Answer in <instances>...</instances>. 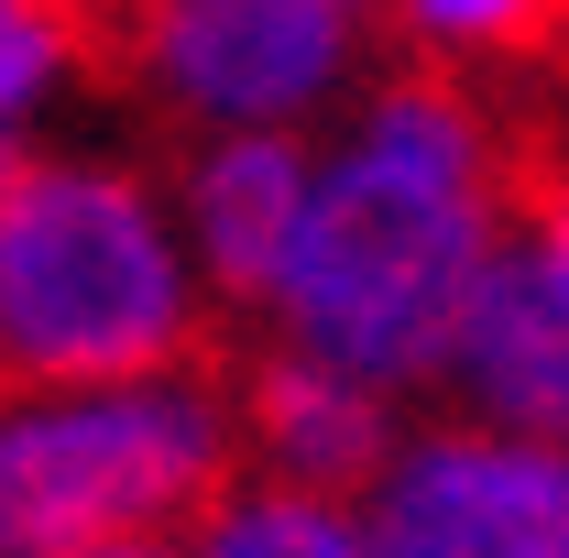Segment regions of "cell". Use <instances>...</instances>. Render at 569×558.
<instances>
[{
	"instance_id": "obj_1",
	"label": "cell",
	"mask_w": 569,
	"mask_h": 558,
	"mask_svg": "<svg viewBox=\"0 0 569 558\" xmlns=\"http://www.w3.org/2000/svg\"><path fill=\"white\" fill-rule=\"evenodd\" d=\"M503 142L438 67L395 77L361 121V153L318 176L296 263H284V318L296 340L351 361L372 383H406L460 350V318L493 275V187Z\"/></svg>"
},
{
	"instance_id": "obj_2",
	"label": "cell",
	"mask_w": 569,
	"mask_h": 558,
	"mask_svg": "<svg viewBox=\"0 0 569 558\" xmlns=\"http://www.w3.org/2000/svg\"><path fill=\"white\" fill-rule=\"evenodd\" d=\"M0 350L22 395H88L187 361V275L132 176L11 153L0 176Z\"/></svg>"
},
{
	"instance_id": "obj_3",
	"label": "cell",
	"mask_w": 569,
	"mask_h": 558,
	"mask_svg": "<svg viewBox=\"0 0 569 558\" xmlns=\"http://www.w3.org/2000/svg\"><path fill=\"white\" fill-rule=\"evenodd\" d=\"M209 492H219V406L198 383H88L67 406H22L0 438L11 558L110 548Z\"/></svg>"
},
{
	"instance_id": "obj_4",
	"label": "cell",
	"mask_w": 569,
	"mask_h": 558,
	"mask_svg": "<svg viewBox=\"0 0 569 558\" xmlns=\"http://www.w3.org/2000/svg\"><path fill=\"white\" fill-rule=\"evenodd\" d=\"M383 558H569V460L548 438H427L383 471Z\"/></svg>"
},
{
	"instance_id": "obj_5",
	"label": "cell",
	"mask_w": 569,
	"mask_h": 558,
	"mask_svg": "<svg viewBox=\"0 0 569 558\" xmlns=\"http://www.w3.org/2000/svg\"><path fill=\"white\" fill-rule=\"evenodd\" d=\"M351 44V0H153V77L209 121L307 110Z\"/></svg>"
},
{
	"instance_id": "obj_6",
	"label": "cell",
	"mask_w": 569,
	"mask_h": 558,
	"mask_svg": "<svg viewBox=\"0 0 569 558\" xmlns=\"http://www.w3.org/2000/svg\"><path fill=\"white\" fill-rule=\"evenodd\" d=\"M449 361H460V383H471L503 427L569 438V285H559V263H548L537 241H526V252L493 241V275L471 296Z\"/></svg>"
},
{
	"instance_id": "obj_7",
	"label": "cell",
	"mask_w": 569,
	"mask_h": 558,
	"mask_svg": "<svg viewBox=\"0 0 569 558\" xmlns=\"http://www.w3.org/2000/svg\"><path fill=\"white\" fill-rule=\"evenodd\" d=\"M252 438L284 471V492H351L383 471V395H372V372L296 340L252 372Z\"/></svg>"
},
{
	"instance_id": "obj_8",
	"label": "cell",
	"mask_w": 569,
	"mask_h": 558,
	"mask_svg": "<svg viewBox=\"0 0 569 558\" xmlns=\"http://www.w3.org/2000/svg\"><path fill=\"white\" fill-rule=\"evenodd\" d=\"M307 153L284 132H241L219 142L209 165L187 176V209H198V252L230 296H284V263H296V230H307Z\"/></svg>"
},
{
	"instance_id": "obj_9",
	"label": "cell",
	"mask_w": 569,
	"mask_h": 558,
	"mask_svg": "<svg viewBox=\"0 0 569 558\" xmlns=\"http://www.w3.org/2000/svg\"><path fill=\"white\" fill-rule=\"evenodd\" d=\"M417 56H559L569 0H395Z\"/></svg>"
},
{
	"instance_id": "obj_10",
	"label": "cell",
	"mask_w": 569,
	"mask_h": 558,
	"mask_svg": "<svg viewBox=\"0 0 569 558\" xmlns=\"http://www.w3.org/2000/svg\"><path fill=\"white\" fill-rule=\"evenodd\" d=\"M198 558H383V548H372L361 526H340V515H329V492H274V504L219 515Z\"/></svg>"
},
{
	"instance_id": "obj_11",
	"label": "cell",
	"mask_w": 569,
	"mask_h": 558,
	"mask_svg": "<svg viewBox=\"0 0 569 558\" xmlns=\"http://www.w3.org/2000/svg\"><path fill=\"white\" fill-rule=\"evenodd\" d=\"M503 198H515V219L537 230V252H548L559 285H569V142L515 132V142H503Z\"/></svg>"
},
{
	"instance_id": "obj_12",
	"label": "cell",
	"mask_w": 569,
	"mask_h": 558,
	"mask_svg": "<svg viewBox=\"0 0 569 558\" xmlns=\"http://www.w3.org/2000/svg\"><path fill=\"white\" fill-rule=\"evenodd\" d=\"M67 558H153V548H132V537H110V548H67Z\"/></svg>"
}]
</instances>
